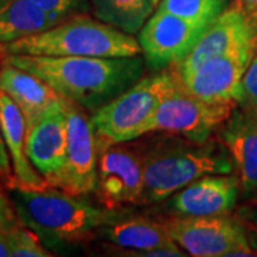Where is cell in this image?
Returning <instances> with one entry per match:
<instances>
[{
	"label": "cell",
	"mask_w": 257,
	"mask_h": 257,
	"mask_svg": "<svg viewBox=\"0 0 257 257\" xmlns=\"http://www.w3.org/2000/svg\"><path fill=\"white\" fill-rule=\"evenodd\" d=\"M163 226L186 254L194 257H229L239 246L248 244L244 230L234 216L175 217Z\"/></svg>",
	"instance_id": "obj_9"
},
{
	"label": "cell",
	"mask_w": 257,
	"mask_h": 257,
	"mask_svg": "<svg viewBox=\"0 0 257 257\" xmlns=\"http://www.w3.org/2000/svg\"><path fill=\"white\" fill-rule=\"evenodd\" d=\"M13 64L46 82L62 99L93 114L145 73V60L130 57L86 56H8L0 63Z\"/></svg>",
	"instance_id": "obj_1"
},
{
	"label": "cell",
	"mask_w": 257,
	"mask_h": 257,
	"mask_svg": "<svg viewBox=\"0 0 257 257\" xmlns=\"http://www.w3.org/2000/svg\"><path fill=\"white\" fill-rule=\"evenodd\" d=\"M236 103L203 100L184 89L183 83L159 106L150 132L175 133L194 142H206L229 119Z\"/></svg>",
	"instance_id": "obj_7"
},
{
	"label": "cell",
	"mask_w": 257,
	"mask_h": 257,
	"mask_svg": "<svg viewBox=\"0 0 257 257\" xmlns=\"http://www.w3.org/2000/svg\"><path fill=\"white\" fill-rule=\"evenodd\" d=\"M237 2L250 19V22L253 23V26L257 29V0H237Z\"/></svg>",
	"instance_id": "obj_28"
},
{
	"label": "cell",
	"mask_w": 257,
	"mask_h": 257,
	"mask_svg": "<svg viewBox=\"0 0 257 257\" xmlns=\"http://www.w3.org/2000/svg\"><path fill=\"white\" fill-rule=\"evenodd\" d=\"M94 16L127 35H136L150 18L149 0H90Z\"/></svg>",
	"instance_id": "obj_20"
},
{
	"label": "cell",
	"mask_w": 257,
	"mask_h": 257,
	"mask_svg": "<svg viewBox=\"0 0 257 257\" xmlns=\"http://www.w3.org/2000/svg\"><path fill=\"white\" fill-rule=\"evenodd\" d=\"M142 55L138 39L119 29L79 13L45 32L0 45V60L8 56H86L130 57Z\"/></svg>",
	"instance_id": "obj_4"
},
{
	"label": "cell",
	"mask_w": 257,
	"mask_h": 257,
	"mask_svg": "<svg viewBox=\"0 0 257 257\" xmlns=\"http://www.w3.org/2000/svg\"><path fill=\"white\" fill-rule=\"evenodd\" d=\"M117 219L99 229L110 244L104 246L107 254L123 257H180L187 256L176 244L163 221L150 220L143 217Z\"/></svg>",
	"instance_id": "obj_12"
},
{
	"label": "cell",
	"mask_w": 257,
	"mask_h": 257,
	"mask_svg": "<svg viewBox=\"0 0 257 257\" xmlns=\"http://www.w3.org/2000/svg\"><path fill=\"white\" fill-rule=\"evenodd\" d=\"M67 149L64 99L46 111L26 132V153L47 184L59 186L63 175Z\"/></svg>",
	"instance_id": "obj_14"
},
{
	"label": "cell",
	"mask_w": 257,
	"mask_h": 257,
	"mask_svg": "<svg viewBox=\"0 0 257 257\" xmlns=\"http://www.w3.org/2000/svg\"><path fill=\"white\" fill-rule=\"evenodd\" d=\"M0 257H10V240L0 231Z\"/></svg>",
	"instance_id": "obj_29"
},
{
	"label": "cell",
	"mask_w": 257,
	"mask_h": 257,
	"mask_svg": "<svg viewBox=\"0 0 257 257\" xmlns=\"http://www.w3.org/2000/svg\"><path fill=\"white\" fill-rule=\"evenodd\" d=\"M227 5V0H162L157 10L194 22L211 23Z\"/></svg>",
	"instance_id": "obj_21"
},
{
	"label": "cell",
	"mask_w": 257,
	"mask_h": 257,
	"mask_svg": "<svg viewBox=\"0 0 257 257\" xmlns=\"http://www.w3.org/2000/svg\"><path fill=\"white\" fill-rule=\"evenodd\" d=\"M237 106L257 110V52L241 79Z\"/></svg>",
	"instance_id": "obj_25"
},
{
	"label": "cell",
	"mask_w": 257,
	"mask_h": 257,
	"mask_svg": "<svg viewBox=\"0 0 257 257\" xmlns=\"http://www.w3.org/2000/svg\"><path fill=\"white\" fill-rule=\"evenodd\" d=\"M257 52V42L214 56L182 73L184 89L203 100L236 103L241 79Z\"/></svg>",
	"instance_id": "obj_10"
},
{
	"label": "cell",
	"mask_w": 257,
	"mask_h": 257,
	"mask_svg": "<svg viewBox=\"0 0 257 257\" xmlns=\"http://www.w3.org/2000/svg\"><path fill=\"white\" fill-rule=\"evenodd\" d=\"M56 25L70 16L86 13L90 9L89 0H32Z\"/></svg>",
	"instance_id": "obj_23"
},
{
	"label": "cell",
	"mask_w": 257,
	"mask_h": 257,
	"mask_svg": "<svg viewBox=\"0 0 257 257\" xmlns=\"http://www.w3.org/2000/svg\"><path fill=\"white\" fill-rule=\"evenodd\" d=\"M97 177L94 194L104 209L117 210L140 206L143 194V165L133 142L109 143L96 139Z\"/></svg>",
	"instance_id": "obj_6"
},
{
	"label": "cell",
	"mask_w": 257,
	"mask_h": 257,
	"mask_svg": "<svg viewBox=\"0 0 257 257\" xmlns=\"http://www.w3.org/2000/svg\"><path fill=\"white\" fill-rule=\"evenodd\" d=\"M256 42L257 29L253 26L239 2L233 0L207 26L200 40L177 70L180 74L190 72L207 59Z\"/></svg>",
	"instance_id": "obj_15"
},
{
	"label": "cell",
	"mask_w": 257,
	"mask_h": 257,
	"mask_svg": "<svg viewBox=\"0 0 257 257\" xmlns=\"http://www.w3.org/2000/svg\"><path fill=\"white\" fill-rule=\"evenodd\" d=\"M240 199L237 176L206 175L186 184L166 199V210L175 217L227 216Z\"/></svg>",
	"instance_id": "obj_13"
},
{
	"label": "cell",
	"mask_w": 257,
	"mask_h": 257,
	"mask_svg": "<svg viewBox=\"0 0 257 257\" xmlns=\"http://www.w3.org/2000/svg\"><path fill=\"white\" fill-rule=\"evenodd\" d=\"M15 184V175H13V167L10 162L9 152L5 143V139L0 132V189L9 190Z\"/></svg>",
	"instance_id": "obj_27"
},
{
	"label": "cell",
	"mask_w": 257,
	"mask_h": 257,
	"mask_svg": "<svg viewBox=\"0 0 257 257\" xmlns=\"http://www.w3.org/2000/svg\"><path fill=\"white\" fill-rule=\"evenodd\" d=\"M182 84L177 67L142 76L117 97L90 114L96 139L109 143L133 142L149 133L159 106Z\"/></svg>",
	"instance_id": "obj_5"
},
{
	"label": "cell",
	"mask_w": 257,
	"mask_h": 257,
	"mask_svg": "<svg viewBox=\"0 0 257 257\" xmlns=\"http://www.w3.org/2000/svg\"><path fill=\"white\" fill-rule=\"evenodd\" d=\"M55 25L32 0H8L0 5V45L33 36Z\"/></svg>",
	"instance_id": "obj_19"
},
{
	"label": "cell",
	"mask_w": 257,
	"mask_h": 257,
	"mask_svg": "<svg viewBox=\"0 0 257 257\" xmlns=\"http://www.w3.org/2000/svg\"><path fill=\"white\" fill-rule=\"evenodd\" d=\"M23 224L25 223L19 217L18 210L10 199L9 190L0 189V231L10 240V236Z\"/></svg>",
	"instance_id": "obj_26"
},
{
	"label": "cell",
	"mask_w": 257,
	"mask_h": 257,
	"mask_svg": "<svg viewBox=\"0 0 257 257\" xmlns=\"http://www.w3.org/2000/svg\"><path fill=\"white\" fill-rule=\"evenodd\" d=\"M219 139L233 160L240 197L257 199V110L236 106L221 126Z\"/></svg>",
	"instance_id": "obj_16"
},
{
	"label": "cell",
	"mask_w": 257,
	"mask_h": 257,
	"mask_svg": "<svg viewBox=\"0 0 257 257\" xmlns=\"http://www.w3.org/2000/svg\"><path fill=\"white\" fill-rule=\"evenodd\" d=\"M209 25L156 10L139 32L138 42L143 60L155 72L179 67Z\"/></svg>",
	"instance_id": "obj_8"
},
{
	"label": "cell",
	"mask_w": 257,
	"mask_h": 257,
	"mask_svg": "<svg viewBox=\"0 0 257 257\" xmlns=\"http://www.w3.org/2000/svg\"><path fill=\"white\" fill-rule=\"evenodd\" d=\"M150 3H152V6H153V9H157V6H159V3L162 2V0H149Z\"/></svg>",
	"instance_id": "obj_30"
},
{
	"label": "cell",
	"mask_w": 257,
	"mask_h": 257,
	"mask_svg": "<svg viewBox=\"0 0 257 257\" xmlns=\"http://www.w3.org/2000/svg\"><path fill=\"white\" fill-rule=\"evenodd\" d=\"M234 210L233 216L241 224L248 244L257 253V199L244 200L240 206H236Z\"/></svg>",
	"instance_id": "obj_24"
},
{
	"label": "cell",
	"mask_w": 257,
	"mask_h": 257,
	"mask_svg": "<svg viewBox=\"0 0 257 257\" xmlns=\"http://www.w3.org/2000/svg\"><path fill=\"white\" fill-rule=\"evenodd\" d=\"M53 253L43 244L36 233L28 226L19 227L10 236V257H52Z\"/></svg>",
	"instance_id": "obj_22"
},
{
	"label": "cell",
	"mask_w": 257,
	"mask_h": 257,
	"mask_svg": "<svg viewBox=\"0 0 257 257\" xmlns=\"http://www.w3.org/2000/svg\"><path fill=\"white\" fill-rule=\"evenodd\" d=\"M9 196L25 226L50 250L92 241L100 227L120 216L117 210L97 207L87 194L52 184L39 189L13 184Z\"/></svg>",
	"instance_id": "obj_3"
},
{
	"label": "cell",
	"mask_w": 257,
	"mask_h": 257,
	"mask_svg": "<svg viewBox=\"0 0 257 257\" xmlns=\"http://www.w3.org/2000/svg\"><path fill=\"white\" fill-rule=\"evenodd\" d=\"M0 132L9 152L15 184L39 189L46 186L26 153V120L18 104L0 89Z\"/></svg>",
	"instance_id": "obj_18"
},
{
	"label": "cell",
	"mask_w": 257,
	"mask_h": 257,
	"mask_svg": "<svg viewBox=\"0 0 257 257\" xmlns=\"http://www.w3.org/2000/svg\"><path fill=\"white\" fill-rule=\"evenodd\" d=\"M67 149L62 180L57 187L76 194H90L97 177V145L90 113L64 100Z\"/></svg>",
	"instance_id": "obj_11"
},
{
	"label": "cell",
	"mask_w": 257,
	"mask_h": 257,
	"mask_svg": "<svg viewBox=\"0 0 257 257\" xmlns=\"http://www.w3.org/2000/svg\"><path fill=\"white\" fill-rule=\"evenodd\" d=\"M143 165L140 204L166 200L206 175H230L234 165L220 139L194 142L175 133L150 132L133 140Z\"/></svg>",
	"instance_id": "obj_2"
},
{
	"label": "cell",
	"mask_w": 257,
	"mask_h": 257,
	"mask_svg": "<svg viewBox=\"0 0 257 257\" xmlns=\"http://www.w3.org/2000/svg\"><path fill=\"white\" fill-rule=\"evenodd\" d=\"M5 2H8V0H0V5H2V3H5Z\"/></svg>",
	"instance_id": "obj_31"
},
{
	"label": "cell",
	"mask_w": 257,
	"mask_h": 257,
	"mask_svg": "<svg viewBox=\"0 0 257 257\" xmlns=\"http://www.w3.org/2000/svg\"><path fill=\"white\" fill-rule=\"evenodd\" d=\"M0 89L18 104L26 120V132L63 99L42 79L16 66L0 63Z\"/></svg>",
	"instance_id": "obj_17"
}]
</instances>
